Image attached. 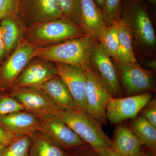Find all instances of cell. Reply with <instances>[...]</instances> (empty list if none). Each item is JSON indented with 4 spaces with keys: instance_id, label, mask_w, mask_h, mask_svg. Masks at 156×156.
<instances>
[{
    "instance_id": "obj_1",
    "label": "cell",
    "mask_w": 156,
    "mask_h": 156,
    "mask_svg": "<svg viewBox=\"0 0 156 156\" xmlns=\"http://www.w3.org/2000/svg\"><path fill=\"white\" fill-rule=\"evenodd\" d=\"M85 35L48 47L37 48L35 57L54 63L73 66L84 70L90 66V57L95 42Z\"/></svg>"
},
{
    "instance_id": "obj_2",
    "label": "cell",
    "mask_w": 156,
    "mask_h": 156,
    "mask_svg": "<svg viewBox=\"0 0 156 156\" xmlns=\"http://www.w3.org/2000/svg\"><path fill=\"white\" fill-rule=\"evenodd\" d=\"M56 116L65 123L96 153L112 148V140L104 133L100 123L85 112L60 108Z\"/></svg>"
},
{
    "instance_id": "obj_3",
    "label": "cell",
    "mask_w": 156,
    "mask_h": 156,
    "mask_svg": "<svg viewBox=\"0 0 156 156\" xmlns=\"http://www.w3.org/2000/svg\"><path fill=\"white\" fill-rule=\"evenodd\" d=\"M84 33L75 23L61 18L27 27L24 39L38 48H42L83 36Z\"/></svg>"
},
{
    "instance_id": "obj_4",
    "label": "cell",
    "mask_w": 156,
    "mask_h": 156,
    "mask_svg": "<svg viewBox=\"0 0 156 156\" xmlns=\"http://www.w3.org/2000/svg\"><path fill=\"white\" fill-rule=\"evenodd\" d=\"M86 76L87 113L101 125H107L106 107L113 97L100 76L91 65L84 70Z\"/></svg>"
},
{
    "instance_id": "obj_5",
    "label": "cell",
    "mask_w": 156,
    "mask_h": 156,
    "mask_svg": "<svg viewBox=\"0 0 156 156\" xmlns=\"http://www.w3.org/2000/svg\"><path fill=\"white\" fill-rule=\"evenodd\" d=\"M38 47L25 39L0 65V87L11 88L27 66L34 58Z\"/></svg>"
},
{
    "instance_id": "obj_6",
    "label": "cell",
    "mask_w": 156,
    "mask_h": 156,
    "mask_svg": "<svg viewBox=\"0 0 156 156\" xmlns=\"http://www.w3.org/2000/svg\"><path fill=\"white\" fill-rule=\"evenodd\" d=\"M10 95L21 104L26 111L40 119L56 116L60 108L41 89L24 87L12 89Z\"/></svg>"
},
{
    "instance_id": "obj_7",
    "label": "cell",
    "mask_w": 156,
    "mask_h": 156,
    "mask_svg": "<svg viewBox=\"0 0 156 156\" xmlns=\"http://www.w3.org/2000/svg\"><path fill=\"white\" fill-rule=\"evenodd\" d=\"M18 16L27 27L63 18L58 0H19Z\"/></svg>"
},
{
    "instance_id": "obj_8",
    "label": "cell",
    "mask_w": 156,
    "mask_h": 156,
    "mask_svg": "<svg viewBox=\"0 0 156 156\" xmlns=\"http://www.w3.org/2000/svg\"><path fill=\"white\" fill-rule=\"evenodd\" d=\"M152 98L150 92L126 98L112 97L106 107L107 119L119 124L125 120L134 119Z\"/></svg>"
},
{
    "instance_id": "obj_9",
    "label": "cell",
    "mask_w": 156,
    "mask_h": 156,
    "mask_svg": "<svg viewBox=\"0 0 156 156\" xmlns=\"http://www.w3.org/2000/svg\"><path fill=\"white\" fill-rule=\"evenodd\" d=\"M40 131L62 149L81 148L89 145L56 116L41 120Z\"/></svg>"
},
{
    "instance_id": "obj_10",
    "label": "cell",
    "mask_w": 156,
    "mask_h": 156,
    "mask_svg": "<svg viewBox=\"0 0 156 156\" xmlns=\"http://www.w3.org/2000/svg\"><path fill=\"white\" fill-rule=\"evenodd\" d=\"M122 82L129 95L149 92L154 85L151 71L141 67L138 62L119 64Z\"/></svg>"
},
{
    "instance_id": "obj_11",
    "label": "cell",
    "mask_w": 156,
    "mask_h": 156,
    "mask_svg": "<svg viewBox=\"0 0 156 156\" xmlns=\"http://www.w3.org/2000/svg\"><path fill=\"white\" fill-rule=\"evenodd\" d=\"M57 76L66 84L79 108L87 113L86 76L84 70L73 66L55 63Z\"/></svg>"
},
{
    "instance_id": "obj_12",
    "label": "cell",
    "mask_w": 156,
    "mask_h": 156,
    "mask_svg": "<svg viewBox=\"0 0 156 156\" xmlns=\"http://www.w3.org/2000/svg\"><path fill=\"white\" fill-rule=\"evenodd\" d=\"M90 62L108 88L113 97H121L118 73L111 57L100 43H95L90 55Z\"/></svg>"
},
{
    "instance_id": "obj_13",
    "label": "cell",
    "mask_w": 156,
    "mask_h": 156,
    "mask_svg": "<svg viewBox=\"0 0 156 156\" xmlns=\"http://www.w3.org/2000/svg\"><path fill=\"white\" fill-rule=\"evenodd\" d=\"M33 59L20 73L12 89L24 87L37 88L57 76L55 65L40 58Z\"/></svg>"
},
{
    "instance_id": "obj_14",
    "label": "cell",
    "mask_w": 156,
    "mask_h": 156,
    "mask_svg": "<svg viewBox=\"0 0 156 156\" xmlns=\"http://www.w3.org/2000/svg\"><path fill=\"white\" fill-rule=\"evenodd\" d=\"M126 14L129 21L125 20L131 23L136 38L146 46H154L156 42L154 30L148 13L144 7L138 4L130 5L126 9Z\"/></svg>"
},
{
    "instance_id": "obj_15",
    "label": "cell",
    "mask_w": 156,
    "mask_h": 156,
    "mask_svg": "<svg viewBox=\"0 0 156 156\" xmlns=\"http://www.w3.org/2000/svg\"><path fill=\"white\" fill-rule=\"evenodd\" d=\"M41 125V120L25 110L0 116V126L18 136H30L40 131Z\"/></svg>"
},
{
    "instance_id": "obj_16",
    "label": "cell",
    "mask_w": 156,
    "mask_h": 156,
    "mask_svg": "<svg viewBox=\"0 0 156 156\" xmlns=\"http://www.w3.org/2000/svg\"><path fill=\"white\" fill-rule=\"evenodd\" d=\"M107 26L102 11L94 0H81L79 26L84 33L98 39Z\"/></svg>"
},
{
    "instance_id": "obj_17",
    "label": "cell",
    "mask_w": 156,
    "mask_h": 156,
    "mask_svg": "<svg viewBox=\"0 0 156 156\" xmlns=\"http://www.w3.org/2000/svg\"><path fill=\"white\" fill-rule=\"evenodd\" d=\"M142 144L128 126L119 125L114 131L112 148L122 156H136L141 152Z\"/></svg>"
},
{
    "instance_id": "obj_18",
    "label": "cell",
    "mask_w": 156,
    "mask_h": 156,
    "mask_svg": "<svg viewBox=\"0 0 156 156\" xmlns=\"http://www.w3.org/2000/svg\"><path fill=\"white\" fill-rule=\"evenodd\" d=\"M0 26L7 58L24 39L27 27L18 16L2 20Z\"/></svg>"
},
{
    "instance_id": "obj_19",
    "label": "cell",
    "mask_w": 156,
    "mask_h": 156,
    "mask_svg": "<svg viewBox=\"0 0 156 156\" xmlns=\"http://www.w3.org/2000/svg\"><path fill=\"white\" fill-rule=\"evenodd\" d=\"M37 88L48 94L59 108L81 110L66 85L58 76Z\"/></svg>"
},
{
    "instance_id": "obj_20",
    "label": "cell",
    "mask_w": 156,
    "mask_h": 156,
    "mask_svg": "<svg viewBox=\"0 0 156 156\" xmlns=\"http://www.w3.org/2000/svg\"><path fill=\"white\" fill-rule=\"evenodd\" d=\"M119 44L117 62L119 64L137 62L132 44V30L125 20H118Z\"/></svg>"
},
{
    "instance_id": "obj_21",
    "label": "cell",
    "mask_w": 156,
    "mask_h": 156,
    "mask_svg": "<svg viewBox=\"0 0 156 156\" xmlns=\"http://www.w3.org/2000/svg\"><path fill=\"white\" fill-rule=\"evenodd\" d=\"M30 137L31 141L30 156H69L40 131L35 132Z\"/></svg>"
},
{
    "instance_id": "obj_22",
    "label": "cell",
    "mask_w": 156,
    "mask_h": 156,
    "mask_svg": "<svg viewBox=\"0 0 156 156\" xmlns=\"http://www.w3.org/2000/svg\"><path fill=\"white\" fill-rule=\"evenodd\" d=\"M129 128L139 140L142 144L155 151L156 128L152 125L143 116L133 119L129 124Z\"/></svg>"
},
{
    "instance_id": "obj_23",
    "label": "cell",
    "mask_w": 156,
    "mask_h": 156,
    "mask_svg": "<svg viewBox=\"0 0 156 156\" xmlns=\"http://www.w3.org/2000/svg\"><path fill=\"white\" fill-rule=\"evenodd\" d=\"M98 40L108 55L117 61L119 44L117 19L105 27Z\"/></svg>"
},
{
    "instance_id": "obj_24",
    "label": "cell",
    "mask_w": 156,
    "mask_h": 156,
    "mask_svg": "<svg viewBox=\"0 0 156 156\" xmlns=\"http://www.w3.org/2000/svg\"><path fill=\"white\" fill-rule=\"evenodd\" d=\"M31 144L29 136L20 135L5 148L0 156H30Z\"/></svg>"
},
{
    "instance_id": "obj_25",
    "label": "cell",
    "mask_w": 156,
    "mask_h": 156,
    "mask_svg": "<svg viewBox=\"0 0 156 156\" xmlns=\"http://www.w3.org/2000/svg\"><path fill=\"white\" fill-rule=\"evenodd\" d=\"M62 17L79 26L81 0H58Z\"/></svg>"
},
{
    "instance_id": "obj_26",
    "label": "cell",
    "mask_w": 156,
    "mask_h": 156,
    "mask_svg": "<svg viewBox=\"0 0 156 156\" xmlns=\"http://www.w3.org/2000/svg\"><path fill=\"white\" fill-rule=\"evenodd\" d=\"M24 110L22 105L10 94L0 95V116Z\"/></svg>"
},
{
    "instance_id": "obj_27",
    "label": "cell",
    "mask_w": 156,
    "mask_h": 156,
    "mask_svg": "<svg viewBox=\"0 0 156 156\" xmlns=\"http://www.w3.org/2000/svg\"><path fill=\"white\" fill-rule=\"evenodd\" d=\"M19 0H0V21L18 16Z\"/></svg>"
},
{
    "instance_id": "obj_28",
    "label": "cell",
    "mask_w": 156,
    "mask_h": 156,
    "mask_svg": "<svg viewBox=\"0 0 156 156\" xmlns=\"http://www.w3.org/2000/svg\"><path fill=\"white\" fill-rule=\"evenodd\" d=\"M121 0H105L103 13L108 25L117 19L119 12Z\"/></svg>"
},
{
    "instance_id": "obj_29",
    "label": "cell",
    "mask_w": 156,
    "mask_h": 156,
    "mask_svg": "<svg viewBox=\"0 0 156 156\" xmlns=\"http://www.w3.org/2000/svg\"><path fill=\"white\" fill-rule=\"evenodd\" d=\"M141 110H142V115L156 128V98H152Z\"/></svg>"
},
{
    "instance_id": "obj_30",
    "label": "cell",
    "mask_w": 156,
    "mask_h": 156,
    "mask_svg": "<svg viewBox=\"0 0 156 156\" xmlns=\"http://www.w3.org/2000/svg\"><path fill=\"white\" fill-rule=\"evenodd\" d=\"M18 136L0 126V145L6 147Z\"/></svg>"
},
{
    "instance_id": "obj_31",
    "label": "cell",
    "mask_w": 156,
    "mask_h": 156,
    "mask_svg": "<svg viewBox=\"0 0 156 156\" xmlns=\"http://www.w3.org/2000/svg\"><path fill=\"white\" fill-rule=\"evenodd\" d=\"M97 153L90 146H85L73 156H96Z\"/></svg>"
},
{
    "instance_id": "obj_32",
    "label": "cell",
    "mask_w": 156,
    "mask_h": 156,
    "mask_svg": "<svg viewBox=\"0 0 156 156\" xmlns=\"http://www.w3.org/2000/svg\"><path fill=\"white\" fill-rule=\"evenodd\" d=\"M7 58L5 48L3 42L1 33V26H0V65L3 63V62Z\"/></svg>"
},
{
    "instance_id": "obj_33",
    "label": "cell",
    "mask_w": 156,
    "mask_h": 156,
    "mask_svg": "<svg viewBox=\"0 0 156 156\" xmlns=\"http://www.w3.org/2000/svg\"><path fill=\"white\" fill-rule=\"evenodd\" d=\"M96 156H122L116 152L112 148L104 150L97 153Z\"/></svg>"
},
{
    "instance_id": "obj_34",
    "label": "cell",
    "mask_w": 156,
    "mask_h": 156,
    "mask_svg": "<svg viewBox=\"0 0 156 156\" xmlns=\"http://www.w3.org/2000/svg\"><path fill=\"white\" fill-rule=\"evenodd\" d=\"M145 66L151 70H156V59L150 60L147 61L145 62Z\"/></svg>"
},
{
    "instance_id": "obj_35",
    "label": "cell",
    "mask_w": 156,
    "mask_h": 156,
    "mask_svg": "<svg viewBox=\"0 0 156 156\" xmlns=\"http://www.w3.org/2000/svg\"><path fill=\"white\" fill-rule=\"evenodd\" d=\"M94 1L99 7L100 10L102 11V12H103L104 9L105 0H94Z\"/></svg>"
},
{
    "instance_id": "obj_36",
    "label": "cell",
    "mask_w": 156,
    "mask_h": 156,
    "mask_svg": "<svg viewBox=\"0 0 156 156\" xmlns=\"http://www.w3.org/2000/svg\"><path fill=\"white\" fill-rule=\"evenodd\" d=\"M149 2L151 4H152V5H155L156 3V0H146Z\"/></svg>"
},
{
    "instance_id": "obj_37",
    "label": "cell",
    "mask_w": 156,
    "mask_h": 156,
    "mask_svg": "<svg viewBox=\"0 0 156 156\" xmlns=\"http://www.w3.org/2000/svg\"><path fill=\"white\" fill-rule=\"evenodd\" d=\"M148 156L146 154L144 153L140 152V153L139 154L137 155V156Z\"/></svg>"
},
{
    "instance_id": "obj_38",
    "label": "cell",
    "mask_w": 156,
    "mask_h": 156,
    "mask_svg": "<svg viewBox=\"0 0 156 156\" xmlns=\"http://www.w3.org/2000/svg\"><path fill=\"white\" fill-rule=\"evenodd\" d=\"M5 147L3 146L0 145V154H1V153L2 152V151L3 150L5 149Z\"/></svg>"
},
{
    "instance_id": "obj_39",
    "label": "cell",
    "mask_w": 156,
    "mask_h": 156,
    "mask_svg": "<svg viewBox=\"0 0 156 156\" xmlns=\"http://www.w3.org/2000/svg\"><path fill=\"white\" fill-rule=\"evenodd\" d=\"M3 89H2V88H1V87H0V92H2V90H3Z\"/></svg>"
}]
</instances>
